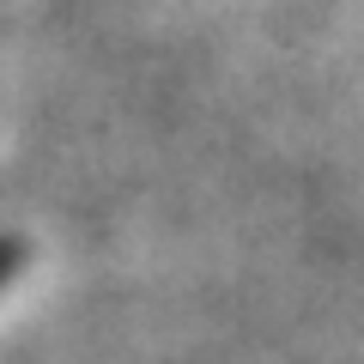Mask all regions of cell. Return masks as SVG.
Segmentation results:
<instances>
[{"instance_id": "1", "label": "cell", "mask_w": 364, "mask_h": 364, "mask_svg": "<svg viewBox=\"0 0 364 364\" xmlns=\"http://www.w3.org/2000/svg\"><path fill=\"white\" fill-rule=\"evenodd\" d=\"M18 261H25V255H18V243H13V237H0V286L18 273Z\"/></svg>"}]
</instances>
